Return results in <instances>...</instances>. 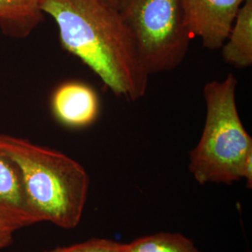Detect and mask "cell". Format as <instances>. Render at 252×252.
<instances>
[{
  "label": "cell",
  "instance_id": "cell-3",
  "mask_svg": "<svg viewBox=\"0 0 252 252\" xmlns=\"http://www.w3.org/2000/svg\"><path fill=\"white\" fill-rule=\"evenodd\" d=\"M236 87L237 79L232 73L223 81L204 86L205 126L189 156V171L201 185H231L243 179L245 163L252 157V138L238 113Z\"/></svg>",
  "mask_w": 252,
  "mask_h": 252
},
{
  "label": "cell",
  "instance_id": "cell-12",
  "mask_svg": "<svg viewBox=\"0 0 252 252\" xmlns=\"http://www.w3.org/2000/svg\"><path fill=\"white\" fill-rule=\"evenodd\" d=\"M15 231L0 221V251L9 247L13 242V234Z\"/></svg>",
  "mask_w": 252,
  "mask_h": 252
},
{
  "label": "cell",
  "instance_id": "cell-8",
  "mask_svg": "<svg viewBox=\"0 0 252 252\" xmlns=\"http://www.w3.org/2000/svg\"><path fill=\"white\" fill-rule=\"evenodd\" d=\"M42 0H0V29L6 36L24 38L45 18Z\"/></svg>",
  "mask_w": 252,
  "mask_h": 252
},
{
  "label": "cell",
  "instance_id": "cell-11",
  "mask_svg": "<svg viewBox=\"0 0 252 252\" xmlns=\"http://www.w3.org/2000/svg\"><path fill=\"white\" fill-rule=\"evenodd\" d=\"M43 252H125V244L106 238H93L67 247H58Z\"/></svg>",
  "mask_w": 252,
  "mask_h": 252
},
{
  "label": "cell",
  "instance_id": "cell-13",
  "mask_svg": "<svg viewBox=\"0 0 252 252\" xmlns=\"http://www.w3.org/2000/svg\"><path fill=\"white\" fill-rule=\"evenodd\" d=\"M103 1H105L107 4H108L111 7H113L114 9L120 10L125 0H103Z\"/></svg>",
  "mask_w": 252,
  "mask_h": 252
},
{
  "label": "cell",
  "instance_id": "cell-9",
  "mask_svg": "<svg viewBox=\"0 0 252 252\" xmlns=\"http://www.w3.org/2000/svg\"><path fill=\"white\" fill-rule=\"evenodd\" d=\"M220 49L226 63L236 68L252 66V0L244 1L230 34Z\"/></svg>",
  "mask_w": 252,
  "mask_h": 252
},
{
  "label": "cell",
  "instance_id": "cell-5",
  "mask_svg": "<svg viewBox=\"0 0 252 252\" xmlns=\"http://www.w3.org/2000/svg\"><path fill=\"white\" fill-rule=\"evenodd\" d=\"M245 0H180L184 24L207 50L220 49Z\"/></svg>",
  "mask_w": 252,
  "mask_h": 252
},
{
  "label": "cell",
  "instance_id": "cell-2",
  "mask_svg": "<svg viewBox=\"0 0 252 252\" xmlns=\"http://www.w3.org/2000/svg\"><path fill=\"white\" fill-rule=\"evenodd\" d=\"M0 153L18 168L37 223L48 221L65 230L79 225L90 183L81 163L54 149L4 134Z\"/></svg>",
  "mask_w": 252,
  "mask_h": 252
},
{
  "label": "cell",
  "instance_id": "cell-1",
  "mask_svg": "<svg viewBox=\"0 0 252 252\" xmlns=\"http://www.w3.org/2000/svg\"><path fill=\"white\" fill-rule=\"evenodd\" d=\"M40 8L56 23L63 49L115 95L130 102L144 96L150 75L118 9L103 0H42Z\"/></svg>",
  "mask_w": 252,
  "mask_h": 252
},
{
  "label": "cell",
  "instance_id": "cell-4",
  "mask_svg": "<svg viewBox=\"0 0 252 252\" xmlns=\"http://www.w3.org/2000/svg\"><path fill=\"white\" fill-rule=\"evenodd\" d=\"M119 11L150 76L180 66L192 39L184 24L180 0H125Z\"/></svg>",
  "mask_w": 252,
  "mask_h": 252
},
{
  "label": "cell",
  "instance_id": "cell-7",
  "mask_svg": "<svg viewBox=\"0 0 252 252\" xmlns=\"http://www.w3.org/2000/svg\"><path fill=\"white\" fill-rule=\"evenodd\" d=\"M0 221L15 232L36 224L16 165L0 153Z\"/></svg>",
  "mask_w": 252,
  "mask_h": 252
},
{
  "label": "cell",
  "instance_id": "cell-6",
  "mask_svg": "<svg viewBox=\"0 0 252 252\" xmlns=\"http://www.w3.org/2000/svg\"><path fill=\"white\" fill-rule=\"evenodd\" d=\"M52 108L55 117L64 126L80 128L92 125L99 113V100L89 85L71 81L54 92Z\"/></svg>",
  "mask_w": 252,
  "mask_h": 252
},
{
  "label": "cell",
  "instance_id": "cell-10",
  "mask_svg": "<svg viewBox=\"0 0 252 252\" xmlns=\"http://www.w3.org/2000/svg\"><path fill=\"white\" fill-rule=\"evenodd\" d=\"M125 252H201L183 234L158 233L125 244Z\"/></svg>",
  "mask_w": 252,
  "mask_h": 252
}]
</instances>
